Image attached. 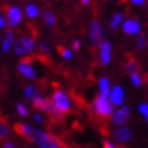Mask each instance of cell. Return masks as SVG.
<instances>
[{"label":"cell","mask_w":148,"mask_h":148,"mask_svg":"<svg viewBox=\"0 0 148 148\" xmlns=\"http://www.w3.org/2000/svg\"><path fill=\"white\" fill-rule=\"evenodd\" d=\"M32 103H33V108L37 109V110H41V112H50V109L53 108L52 105V101L48 98H44L41 94L36 95L34 98L32 99Z\"/></svg>","instance_id":"10"},{"label":"cell","mask_w":148,"mask_h":148,"mask_svg":"<svg viewBox=\"0 0 148 148\" xmlns=\"http://www.w3.org/2000/svg\"><path fill=\"white\" fill-rule=\"evenodd\" d=\"M82 3H83L84 5H87L88 3H90V0H82Z\"/></svg>","instance_id":"37"},{"label":"cell","mask_w":148,"mask_h":148,"mask_svg":"<svg viewBox=\"0 0 148 148\" xmlns=\"http://www.w3.org/2000/svg\"><path fill=\"white\" fill-rule=\"evenodd\" d=\"M19 44L25 48V50H26L27 53H32V52H34V49H36V41H34L33 37L22 36L21 40H19Z\"/></svg>","instance_id":"13"},{"label":"cell","mask_w":148,"mask_h":148,"mask_svg":"<svg viewBox=\"0 0 148 148\" xmlns=\"http://www.w3.org/2000/svg\"><path fill=\"white\" fill-rule=\"evenodd\" d=\"M105 37L102 32V26L98 21H92L90 23V40L94 46H99L102 42V38Z\"/></svg>","instance_id":"6"},{"label":"cell","mask_w":148,"mask_h":148,"mask_svg":"<svg viewBox=\"0 0 148 148\" xmlns=\"http://www.w3.org/2000/svg\"><path fill=\"white\" fill-rule=\"evenodd\" d=\"M40 50L42 52V53H48V52H49V46H48V44H45V42H41V44H40Z\"/></svg>","instance_id":"30"},{"label":"cell","mask_w":148,"mask_h":148,"mask_svg":"<svg viewBox=\"0 0 148 148\" xmlns=\"http://www.w3.org/2000/svg\"><path fill=\"white\" fill-rule=\"evenodd\" d=\"M125 69H126V72H128L129 75H132V73H135V72H139V64H137L136 60L132 58V60H129V61L126 63Z\"/></svg>","instance_id":"21"},{"label":"cell","mask_w":148,"mask_h":148,"mask_svg":"<svg viewBox=\"0 0 148 148\" xmlns=\"http://www.w3.org/2000/svg\"><path fill=\"white\" fill-rule=\"evenodd\" d=\"M52 105H53V109H56L61 114L69 113L72 108L71 99H69L67 92L63 90H56L53 92V95H52Z\"/></svg>","instance_id":"1"},{"label":"cell","mask_w":148,"mask_h":148,"mask_svg":"<svg viewBox=\"0 0 148 148\" xmlns=\"http://www.w3.org/2000/svg\"><path fill=\"white\" fill-rule=\"evenodd\" d=\"M7 25H8L7 18H5L3 14H0V30H5V29H7Z\"/></svg>","instance_id":"28"},{"label":"cell","mask_w":148,"mask_h":148,"mask_svg":"<svg viewBox=\"0 0 148 148\" xmlns=\"http://www.w3.org/2000/svg\"><path fill=\"white\" fill-rule=\"evenodd\" d=\"M136 46L140 50L145 49V46H147V37H145V34L137 33V36H136Z\"/></svg>","instance_id":"20"},{"label":"cell","mask_w":148,"mask_h":148,"mask_svg":"<svg viewBox=\"0 0 148 148\" xmlns=\"http://www.w3.org/2000/svg\"><path fill=\"white\" fill-rule=\"evenodd\" d=\"M114 106H113L110 101H109L108 97H102V95H98L97 98L94 99L92 102V109H94L95 114L101 118H108L113 114L114 112Z\"/></svg>","instance_id":"2"},{"label":"cell","mask_w":148,"mask_h":148,"mask_svg":"<svg viewBox=\"0 0 148 148\" xmlns=\"http://www.w3.org/2000/svg\"><path fill=\"white\" fill-rule=\"evenodd\" d=\"M109 101L113 106H121L124 105V99H125V92L121 86H114L110 92H109Z\"/></svg>","instance_id":"8"},{"label":"cell","mask_w":148,"mask_h":148,"mask_svg":"<svg viewBox=\"0 0 148 148\" xmlns=\"http://www.w3.org/2000/svg\"><path fill=\"white\" fill-rule=\"evenodd\" d=\"M145 120H147V124H148V113L145 114Z\"/></svg>","instance_id":"38"},{"label":"cell","mask_w":148,"mask_h":148,"mask_svg":"<svg viewBox=\"0 0 148 148\" xmlns=\"http://www.w3.org/2000/svg\"><path fill=\"white\" fill-rule=\"evenodd\" d=\"M130 114V109L126 105H121L120 109H117L113 112L112 117V124L116 126H124L128 122V117Z\"/></svg>","instance_id":"4"},{"label":"cell","mask_w":148,"mask_h":148,"mask_svg":"<svg viewBox=\"0 0 148 148\" xmlns=\"http://www.w3.org/2000/svg\"><path fill=\"white\" fill-rule=\"evenodd\" d=\"M48 148H64V147H63V145H60V144L57 143V144H50Z\"/></svg>","instance_id":"36"},{"label":"cell","mask_w":148,"mask_h":148,"mask_svg":"<svg viewBox=\"0 0 148 148\" xmlns=\"http://www.w3.org/2000/svg\"><path fill=\"white\" fill-rule=\"evenodd\" d=\"M42 19H44V23H45L48 27H53L56 25V16L50 11H45L44 15H42Z\"/></svg>","instance_id":"19"},{"label":"cell","mask_w":148,"mask_h":148,"mask_svg":"<svg viewBox=\"0 0 148 148\" xmlns=\"http://www.w3.org/2000/svg\"><path fill=\"white\" fill-rule=\"evenodd\" d=\"M27 139H30L32 141H34L37 145H42V144L50 145V144H57L58 143L57 139H56L53 135H50V133L45 132V130L34 129V128H33L32 133H30V136H29Z\"/></svg>","instance_id":"3"},{"label":"cell","mask_w":148,"mask_h":148,"mask_svg":"<svg viewBox=\"0 0 148 148\" xmlns=\"http://www.w3.org/2000/svg\"><path fill=\"white\" fill-rule=\"evenodd\" d=\"M38 94H40V92H38L36 87L32 84H27L26 87H25V90H23V95H25V99H26V101H32V99Z\"/></svg>","instance_id":"17"},{"label":"cell","mask_w":148,"mask_h":148,"mask_svg":"<svg viewBox=\"0 0 148 148\" xmlns=\"http://www.w3.org/2000/svg\"><path fill=\"white\" fill-rule=\"evenodd\" d=\"M139 112L140 114H143V116H145L148 113V103H140L139 106Z\"/></svg>","instance_id":"29"},{"label":"cell","mask_w":148,"mask_h":148,"mask_svg":"<svg viewBox=\"0 0 148 148\" xmlns=\"http://www.w3.org/2000/svg\"><path fill=\"white\" fill-rule=\"evenodd\" d=\"M18 71L21 75H23L25 77L30 79V80H36L37 79V72L29 58H23L22 61L18 64Z\"/></svg>","instance_id":"7"},{"label":"cell","mask_w":148,"mask_h":148,"mask_svg":"<svg viewBox=\"0 0 148 148\" xmlns=\"http://www.w3.org/2000/svg\"><path fill=\"white\" fill-rule=\"evenodd\" d=\"M14 33L11 30L5 33L4 38L1 40V50H3V53H8V50L11 49V46L14 45Z\"/></svg>","instance_id":"14"},{"label":"cell","mask_w":148,"mask_h":148,"mask_svg":"<svg viewBox=\"0 0 148 148\" xmlns=\"http://www.w3.org/2000/svg\"><path fill=\"white\" fill-rule=\"evenodd\" d=\"M8 136H10L8 126L5 125L4 122L0 121V139H4V137H8Z\"/></svg>","instance_id":"25"},{"label":"cell","mask_w":148,"mask_h":148,"mask_svg":"<svg viewBox=\"0 0 148 148\" xmlns=\"http://www.w3.org/2000/svg\"><path fill=\"white\" fill-rule=\"evenodd\" d=\"M113 139L118 143H128L132 139V130L128 128H124V126L117 128L113 130Z\"/></svg>","instance_id":"11"},{"label":"cell","mask_w":148,"mask_h":148,"mask_svg":"<svg viewBox=\"0 0 148 148\" xmlns=\"http://www.w3.org/2000/svg\"><path fill=\"white\" fill-rule=\"evenodd\" d=\"M98 60L101 65H108L112 60V44L109 41H102L101 45L98 46Z\"/></svg>","instance_id":"5"},{"label":"cell","mask_w":148,"mask_h":148,"mask_svg":"<svg viewBox=\"0 0 148 148\" xmlns=\"http://www.w3.org/2000/svg\"><path fill=\"white\" fill-rule=\"evenodd\" d=\"M122 19H124V14L122 12H116L114 15H113L112 21H110V29H112V30H117L118 26L121 25Z\"/></svg>","instance_id":"18"},{"label":"cell","mask_w":148,"mask_h":148,"mask_svg":"<svg viewBox=\"0 0 148 148\" xmlns=\"http://www.w3.org/2000/svg\"><path fill=\"white\" fill-rule=\"evenodd\" d=\"M5 18H7V22H8L10 26L16 27V26H19V23L22 21V11L16 5H11L7 10V16Z\"/></svg>","instance_id":"9"},{"label":"cell","mask_w":148,"mask_h":148,"mask_svg":"<svg viewBox=\"0 0 148 148\" xmlns=\"http://www.w3.org/2000/svg\"><path fill=\"white\" fill-rule=\"evenodd\" d=\"M80 45H82L80 41H79V40H75V41H73V50H75V52H77V50L80 49Z\"/></svg>","instance_id":"33"},{"label":"cell","mask_w":148,"mask_h":148,"mask_svg":"<svg viewBox=\"0 0 148 148\" xmlns=\"http://www.w3.org/2000/svg\"><path fill=\"white\" fill-rule=\"evenodd\" d=\"M98 92L102 97H109L110 92V82L108 77H101L98 82Z\"/></svg>","instance_id":"15"},{"label":"cell","mask_w":148,"mask_h":148,"mask_svg":"<svg viewBox=\"0 0 148 148\" xmlns=\"http://www.w3.org/2000/svg\"><path fill=\"white\" fill-rule=\"evenodd\" d=\"M33 118H34V121H36L37 124H42V122H44V118H42V116H41V114H38V113H36V114L33 116Z\"/></svg>","instance_id":"31"},{"label":"cell","mask_w":148,"mask_h":148,"mask_svg":"<svg viewBox=\"0 0 148 148\" xmlns=\"http://www.w3.org/2000/svg\"><path fill=\"white\" fill-rule=\"evenodd\" d=\"M15 109H16V113H18L19 117H27V114H29V110L23 103H16Z\"/></svg>","instance_id":"23"},{"label":"cell","mask_w":148,"mask_h":148,"mask_svg":"<svg viewBox=\"0 0 148 148\" xmlns=\"http://www.w3.org/2000/svg\"><path fill=\"white\" fill-rule=\"evenodd\" d=\"M32 125L30 124H26V122H22V124H15V132L19 133L21 136H25V137H29L30 133H32Z\"/></svg>","instance_id":"16"},{"label":"cell","mask_w":148,"mask_h":148,"mask_svg":"<svg viewBox=\"0 0 148 148\" xmlns=\"http://www.w3.org/2000/svg\"><path fill=\"white\" fill-rule=\"evenodd\" d=\"M122 30L128 36H136L140 33V23L136 19H126L122 25Z\"/></svg>","instance_id":"12"},{"label":"cell","mask_w":148,"mask_h":148,"mask_svg":"<svg viewBox=\"0 0 148 148\" xmlns=\"http://www.w3.org/2000/svg\"><path fill=\"white\" fill-rule=\"evenodd\" d=\"M103 148H118V147H116V145L112 144L110 141H105V143H103Z\"/></svg>","instance_id":"34"},{"label":"cell","mask_w":148,"mask_h":148,"mask_svg":"<svg viewBox=\"0 0 148 148\" xmlns=\"http://www.w3.org/2000/svg\"><path fill=\"white\" fill-rule=\"evenodd\" d=\"M14 50H15V53L18 54V56H25V54H27V52L25 50V48L19 44V41L18 42H14Z\"/></svg>","instance_id":"27"},{"label":"cell","mask_w":148,"mask_h":148,"mask_svg":"<svg viewBox=\"0 0 148 148\" xmlns=\"http://www.w3.org/2000/svg\"><path fill=\"white\" fill-rule=\"evenodd\" d=\"M130 82L133 83L135 87H140V86H141L143 80H141V76H140L139 72H135V73H132V75H130Z\"/></svg>","instance_id":"24"},{"label":"cell","mask_w":148,"mask_h":148,"mask_svg":"<svg viewBox=\"0 0 148 148\" xmlns=\"http://www.w3.org/2000/svg\"><path fill=\"white\" fill-rule=\"evenodd\" d=\"M58 52H60V54L63 56L64 60H71L72 58V50L71 49H67V48H58Z\"/></svg>","instance_id":"26"},{"label":"cell","mask_w":148,"mask_h":148,"mask_svg":"<svg viewBox=\"0 0 148 148\" xmlns=\"http://www.w3.org/2000/svg\"><path fill=\"white\" fill-rule=\"evenodd\" d=\"M133 4H136V5H141V4H144V1L145 0H130Z\"/></svg>","instance_id":"35"},{"label":"cell","mask_w":148,"mask_h":148,"mask_svg":"<svg viewBox=\"0 0 148 148\" xmlns=\"http://www.w3.org/2000/svg\"><path fill=\"white\" fill-rule=\"evenodd\" d=\"M1 148H16V147H15V144L11 143V141H5V143H3Z\"/></svg>","instance_id":"32"},{"label":"cell","mask_w":148,"mask_h":148,"mask_svg":"<svg viewBox=\"0 0 148 148\" xmlns=\"http://www.w3.org/2000/svg\"><path fill=\"white\" fill-rule=\"evenodd\" d=\"M26 15L30 19H34L38 16V8L34 4H27L26 5Z\"/></svg>","instance_id":"22"}]
</instances>
